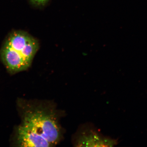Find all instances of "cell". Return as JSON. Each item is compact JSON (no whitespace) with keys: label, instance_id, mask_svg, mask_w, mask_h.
<instances>
[{"label":"cell","instance_id":"1","mask_svg":"<svg viewBox=\"0 0 147 147\" xmlns=\"http://www.w3.org/2000/svg\"><path fill=\"white\" fill-rule=\"evenodd\" d=\"M40 103L29 108L18 127L17 141L22 147H53L62 137L57 112L52 105Z\"/></svg>","mask_w":147,"mask_h":147},{"label":"cell","instance_id":"2","mask_svg":"<svg viewBox=\"0 0 147 147\" xmlns=\"http://www.w3.org/2000/svg\"><path fill=\"white\" fill-rule=\"evenodd\" d=\"M36 40L27 33L15 31L9 35L1 50V57L11 73L24 71L31 64L38 49Z\"/></svg>","mask_w":147,"mask_h":147},{"label":"cell","instance_id":"3","mask_svg":"<svg viewBox=\"0 0 147 147\" xmlns=\"http://www.w3.org/2000/svg\"><path fill=\"white\" fill-rule=\"evenodd\" d=\"M76 144L78 146H111L114 143L92 131L81 135Z\"/></svg>","mask_w":147,"mask_h":147},{"label":"cell","instance_id":"4","mask_svg":"<svg viewBox=\"0 0 147 147\" xmlns=\"http://www.w3.org/2000/svg\"><path fill=\"white\" fill-rule=\"evenodd\" d=\"M34 3L38 5H42L45 3L47 0H32Z\"/></svg>","mask_w":147,"mask_h":147}]
</instances>
